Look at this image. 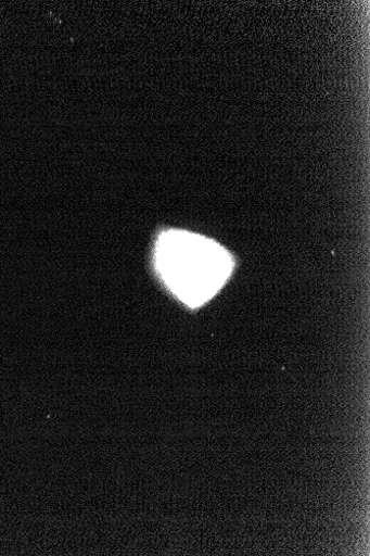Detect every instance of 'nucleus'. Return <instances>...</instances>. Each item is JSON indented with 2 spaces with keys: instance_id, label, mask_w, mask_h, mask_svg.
<instances>
[{
  "instance_id": "f257e3e1",
  "label": "nucleus",
  "mask_w": 370,
  "mask_h": 556,
  "mask_svg": "<svg viewBox=\"0 0 370 556\" xmlns=\"http://www.w3.org/2000/svg\"><path fill=\"white\" fill-rule=\"evenodd\" d=\"M155 265L167 287L190 307L213 298L233 268L229 252L220 244L180 230L158 238Z\"/></svg>"
}]
</instances>
